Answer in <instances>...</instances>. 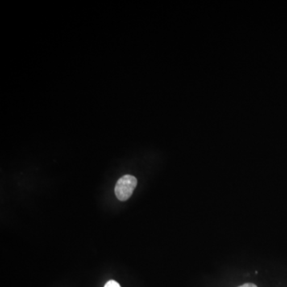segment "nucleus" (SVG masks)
Masks as SVG:
<instances>
[{"mask_svg":"<svg viewBox=\"0 0 287 287\" xmlns=\"http://www.w3.org/2000/svg\"><path fill=\"white\" fill-rule=\"evenodd\" d=\"M122 287L120 286L119 283H117V282L114 281V280H109V282L106 283L105 287Z\"/></svg>","mask_w":287,"mask_h":287,"instance_id":"2","label":"nucleus"},{"mask_svg":"<svg viewBox=\"0 0 287 287\" xmlns=\"http://www.w3.org/2000/svg\"><path fill=\"white\" fill-rule=\"evenodd\" d=\"M258 287L255 284H253V283H246L244 285L240 286V287Z\"/></svg>","mask_w":287,"mask_h":287,"instance_id":"3","label":"nucleus"},{"mask_svg":"<svg viewBox=\"0 0 287 287\" xmlns=\"http://www.w3.org/2000/svg\"><path fill=\"white\" fill-rule=\"evenodd\" d=\"M138 185L135 176L126 175L118 180L115 186V195L120 201H126L131 197Z\"/></svg>","mask_w":287,"mask_h":287,"instance_id":"1","label":"nucleus"}]
</instances>
